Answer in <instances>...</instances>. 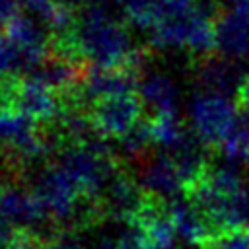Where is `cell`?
Segmentation results:
<instances>
[{"mask_svg": "<svg viewBox=\"0 0 249 249\" xmlns=\"http://www.w3.org/2000/svg\"><path fill=\"white\" fill-rule=\"evenodd\" d=\"M74 35L84 56L101 68L126 66L132 51V35L128 27L113 18L97 0H88L74 18Z\"/></svg>", "mask_w": 249, "mask_h": 249, "instance_id": "cell-1", "label": "cell"}, {"mask_svg": "<svg viewBox=\"0 0 249 249\" xmlns=\"http://www.w3.org/2000/svg\"><path fill=\"white\" fill-rule=\"evenodd\" d=\"M239 117V107L231 95L198 91L191 103V130L206 150H218L226 134Z\"/></svg>", "mask_w": 249, "mask_h": 249, "instance_id": "cell-2", "label": "cell"}, {"mask_svg": "<svg viewBox=\"0 0 249 249\" xmlns=\"http://www.w3.org/2000/svg\"><path fill=\"white\" fill-rule=\"evenodd\" d=\"M89 115L101 136L117 140L146 117V107L138 91H128L97 99L89 105Z\"/></svg>", "mask_w": 249, "mask_h": 249, "instance_id": "cell-3", "label": "cell"}, {"mask_svg": "<svg viewBox=\"0 0 249 249\" xmlns=\"http://www.w3.org/2000/svg\"><path fill=\"white\" fill-rule=\"evenodd\" d=\"M146 196H148V191L123 163L119 171L109 179L105 189L101 191L99 200L103 204L107 218L123 220L124 224H128L142 208Z\"/></svg>", "mask_w": 249, "mask_h": 249, "instance_id": "cell-4", "label": "cell"}, {"mask_svg": "<svg viewBox=\"0 0 249 249\" xmlns=\"http://www.w3.org/2000/svg\"><path fill=\"white\" fill-rule=\"evenodd\" d=\"M136 167L138 181L146 191L161 195L165 198H173L177 193L183 195L179 169L169 152H152Z\"/></svg>", "mask_w": 249, "mask_h": 249, "instance_id": "cell-5", "label": "cell"}, {"mask_svg": "<svg viewBox=\"0 0 249 249\" xmlns=\"http://www.w3.org/2000/svg\"><path fill=\"white\" fill-rule=\"evenodd\" d=\"M214 25L218 54L230 60H241L249 56V21H245L233 8H220L216 12Z\"/></svg>", "mask_w": 249, "mask_h": 249, "instance_id": "cell-6", "label": "cell"}, {"mask_svg": "<svg viewBox=\"0 0 249 249\" xmlns=\"http://www.w3.org/2000/svg\"><path fill=\"white\" fill-rule=\"evenodd\" d=\"M138 93L144 101L146 115L177 111V86L169 76L161 72H144L138 82Z\"/></svg>", "mask_w": 249, "mask_h": 249, "instance_id": "cell-7", "label": "cell"}, {"mask_svg": "<svg viewBox=\"0 0 249 249\" xmlns=\"http://www.w3.org/2000/svg\"><path fill=\"white\" fill-rule=\"evenodd\" d=\"M146 119H148V126H150L154 146L161 148L165 152H173V150L181 148L193 136L191 126H187L183 123V119L179 117L177 111L146 115Z\"/></svg>", "mask_w": 249, "mask_h": 249, "instance_id": "cell-8", "label": "cell"}, {"mask_svg": "<svg viewBox=\"0 0 249 249\" xmlns=\"http://www.w3.org/2000/svg\"><path fill=\"white\" fill-rule=\"evenodd\" d=\"M218 152L226 158L228 163L233 165L249 163V111H239L237 121L222 140Z\"/></svg>", "mask_w": 249, "mask_h": 249, "instance_id": "cell-9", "label": "cell"}, {"mask_svg": "<svg viewBox=\"0 0 249 249\" xmlns=\"http://www.w3.org/2000/svg\"><path fill=\"white\" fill-rule=\"evenodd\" d=\"M25 72V62L19 47L2 31L0 33V76Z\"/></svg>", "mask_w": 249, "mask_h": 249, "instance_id": "cell-10", "label": "cell"}, {"mask_svg": "<svg viewBox=\"0 0 249 249\" xmlns=\"http://www.w3.org/2000/svg\"><path fill=\"white\" fill-rule=\"evenodd\" d=\"M6 249H49V237L31 228H14Z\"/></svg>", "mask_w": 249, "mask_h": 249, "instance_id": "cell-11", "label": "cell"}, {"mask_svg": "<svg viewBox=\"0 0 249 249\" xmlns=\"http://www.w3.org/2000/svg\"><path fill=\"white\" fill-rule=\"evenodd\" d=\"M204 249H249V228L235 226L224 230Z\"/></svg>", "mask_w": 249, "mask_h": 249, "instance_id": "cell-12", "label": "cell"}, {"mask_svg": "<svg viewBox=\"0 0 249 249\" xmlns=\"http://www.w3.org/2000/svg\"><path fill=\"white\" fill-rule=\"evenodd\" d=\"M49 249H86L74 231H62L56 230L51 237H49Z\"/></svg>", "mask_w": 249, "mask_h": 249, "instance_id": "cell-13", "label": "cell"}, {"mask_svg": "<svg viewBox=\"0 0 249 249\" xmlns=\"http://www.w3.org/2000/svg\"><path fill=\"white\" fill-rule=\"evenodd\" d=\"M233 99H235L239 111H249V72L241 76Z\"/></svg>", "mask_w": 249, "mask_h": 249, "instance_id": "cell-14", "label": "cell"}, {"mask_svg": "<svg viewBox=\"0 0 249 249\" xmlns=\"http://www.w3.org/2000/svg\"><path fill=\"white\" fill-rule=\"evenodd\" d=\"M19 0H0V29H4V25L18 16L19 12Z\"/></svg>", "mask_w": 249, "mask_h": 249, "instance_id": "cell-15", "label": "cell"}, {"mask_svg": "<svg viewBox=\"0 0 249 249\" xmlns=\"http://www.w3.org/2000/svg\"><path fill=\"white\" fill-rule=\"evenodd\" d=\"M58 2H60L62 6H66V8H70V10L76 12V10H80L88 0H58Z\"/></svg>", "mask_w": 249, "mask_h": 249, "instance_id": "cell-16", "label": "cell"}, {"mask_svg": "<svg viewBox=\"0 0 249 249\" xmlns=\"http://www.w3.org/2000/svg\"><path fill=\"white\" fill-rule=\"evenodd\" d=\"M121 2H123V0H121Z\"/></svg>", "mask_w": 249, "mask_h": 249, "instance_id": "cell-17", "label": "cell"}]
</instances>
